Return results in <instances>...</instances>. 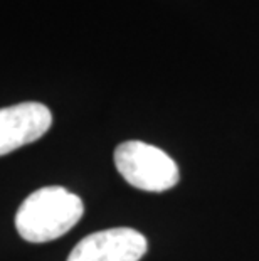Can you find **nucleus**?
<instances>
[{
  "label": "nucleus",
  "mask_w": 259,
  "mask_h": 261,
  "mask_svg": "<svg viewBox=\"0 0 259 261\" xmlns=\"http://www.w3.org/2000/svg\"><path fill=\"white\" fill-rule=\"evenodd\" d=\"M148 243L131 227H113L91 232L76 244L68 261H140Z\"/></svg>",
  "instance_id": "7ed1b4c3"
},
{
  "label": "nucleus",
  "mask_w": 259,
  "mask_h": 261,
  "mask_svg": "<svg viewBox=\"0 0 259 261\" xmlns=\"http://www.w3.org/2000/svg\"><path fill=\"white\" fill-rule=\"evenodd\" d=\"M120 175L140 191L165 192L179 184V165L162 148L140 140L120 143L114 150Z\"/></svg>",
  "instance_id": "f03ea898"
},
{
  "label": "nucleus",
  "mask_w": 259,
  "mask_h": 261,
  "mask_svg": "<svg viewBox=\"0 0 259 261\" xmlns=\"http://www.w3.org/2000/svg\"><path fill=\"white\" fill-rule=\"evenodd\" d=\"M84 214L81 197L61 186L37 189L24 199L15 214L22 240L47 243L66 234Z\"/></svg>",
  "instance_id": "f257e3e1"
},
{
  "label": "nucleus",
  "mask_w": 259,
  "mask_h": 261,
  "mask_svg": "<svg viewBox=\"0 0 259 261\" xmlns=\"http://www.w3.org/2000/svg\"><path fill=\"white\" fill-rule=\"evenodd\" d=\"M52 125V115L46 105L24 101L0 108V157L32 143Z\"/></svg>",
  "instance_id": "20e7f679"
}]
</instances>
